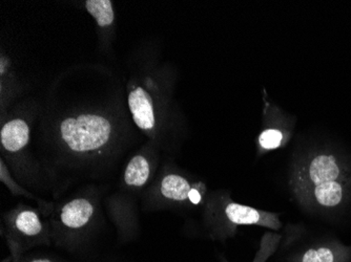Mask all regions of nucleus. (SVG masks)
I'll return each mask as SVG.
<instances>
[{"label": "nucleus", "mask_w": 351, "mask_h": 262, "mask_svg": "<svg viewBox=\"0 0 351 262\" xmlns=\"http://www.w3.org/2000/svg\"><path fill=\"white\" fill-rule=\"evenodd\" d=\"M86 8L99 27H106L113 25L115 14L110 0H88Z\"/></svg>", "instance_id": "12"}, {"label": "nucleus", "mask_w": 351, "mask_h": 262, "mask_svg": "<svg viewBox=\"0 0 351 262\" xmlns=\"http://www.w3.org/2000/svg\"><path fill=\"white\" fill-rule=\"evenodd\" d=\"M351 248L338 241H329L305 250L293 262H350Z\"/></svg>", "instance_id": "6"}, {"label": "nucleus", "mask_w": 351, "mask_h": 262, "mask_svg": "<svg viewBox=\"0 0 351 262\" xmlns=\"http://www.w3.org/2000/svg\"><path fill=\"white\" fill-rule=\"evenodd\" d=\"M283 133L278 129H266L260 135V147L264 150L279 148L283 142Z\"/></svg>", "instance_id": "13"}, {"label": "nucleus", "mask_w": 351, "mask_h": 262, "mask_svg": "<svg viewBox=\"0 0 351 262\" xmlns=\"http://www.w3.org/2000/svg\"><path fill=\"white\" fill-rule=\"evenodd\" d=\"M29 262H52L51 260L49 259H45V258H39V259H34L31 260V261Z\"/></svg>", "instance_id": "16"}, {"label": "nucleus", "mask_w": 351, "mask_h": 262, "mask_svg": "<svg viewBox=\"0 0 351 262\" xmlns=\"http://www.w3.org/2000/svg\"><path fill=\"white\" fill-rule=\"evenodd\" d=\"M303 204L315 209L335 210L346 204L351 194V179L333 181L295 191Z\"/></svg>", "instance_id": "3"}, {"label": "nucleus", "mask_w": 351, "mask_h": 262, "mask_svg": "<svg viewBox=\"0 0 351 262\" xmlns=\"http://www.w3.org/2000/svg\"><path fill=\"white\" fill-rule=\"evenodd\" d=\"M351 179V166L336 153L319 151L309 155L295 167L291 184L293 191L333 181Z\"/></svg>", "instance_id": "2"}, {"label": "nucleus", "mask_w": 351, "mask_h": 262, "mask_svg": "<svg viewBox=\"0 0 351 262\" xmlns=\"http://www.w3.org/2000/svg\"><path fill=\"white\" fill-rule=\"evenodd\" d=\"M189 200L191 202V204H200L201 200H202V194H201L200 191H199L197 188L191 189L189 195Z\"/></svg>", "instance_id": "15"}, {"label": "nucleus", "mask_w": 351, "mask_h": 262, "mask_svg": "<svg viewBox=\"0 0 351 262\" xmlns=\"http://www.w3.org/2000/svg\"><path fill=\"white\" fill-rule=\"evenodd\" d=\"M29 141V127L23 119H14L5 123L1 128L0 142L8 153H19L23 150Z\"/></svg>", "instance_id": "8"}, {"label": "nucleus", "mask_w": 351, "mask_h": 262, "mask_svg": "<svg viewBox=\"0 0 351 262\" xmlns=\"http://www.w3.org/2000/svg\"><path fill=\"white\" fill-rule=\"evenodd\" d=\"M193 186L185 177L179 174L165 175L161 181L160 192L163 198L173 202H185L189 200V192Z\"/></svg>", "instance_id": "10"}, {"label": "nucleus", "mask_w": 351, "mask_h": 262, "mask_svg": "<svg viewBox=\"0 0 351 262\" xmlns=\"http://www.w3.org/2000/svg\"><path fill=\"white\" fill-rule=\"evenodd\" d=\"M114 126L104 114H79L59 124V141L79 155H99L114 139Z\"/></svg>", "instance_id": "1"}, {"label": "nucleus", "mask_w": 351, "mask_h": 262, "mask_svg": "<svg viewBox=\"0 0 351 262\" xmlns=\"http://www.w3.org/2000/svg\"><path fill=\"white\" fill-rule=\"evenodd\" d=\"M226 215L232 224L237 226L254 224L273 230H279L281 228L279 215L276 213L258 210L237 202H230L226 207Z\"/></svg>", "instance_id": "4"}, {"label": "nucleus", "mask_w": 351, "mask_h": 262, "mask_svg": "<svg viewBox=\"0 0 351 262\" xmlns=\"http://www.w3.org/2000/svg\"><path fill=\"white\" fill-rule=\"evenodd\" d=\"M94 215V205L86 198H75L61 209L60 220L69 228H84Z\"/></svg>", "instance_id": "7"}, {"label": "nucleus", "mask_w": 351, "mask_h": 262, "mask_svg": "<svg viewBox=\"0 0 351 262\" xmlns=\"http://www.w3.org/2000/svg\"><path fill=\"white\" fill-rule=\"evenodd\" d=\"M128 102L132 117L138 128L145 133H153L156 127V117L151 94L139 86L130 92Z\"/></svg>", "instance_id": "5"}, {"label": "nucleus", "mask_w": 351, "mask_h": 262, "mask_svg": "<svg viewBox=\"0 0 351 262\" xmlns=\"http://www.w3.org/2000/svg\"><path fill=\"white\" fill-rule=\"evenodd\" d=\"M151 166L147 157L141 155H135L124 171V182L128 186L140 188L147 184Z\"/></svg>", "instance_id": "11"}, {"label": "nucleus", "mask_w": 351, "mask_h": 262, "mask_svg": "<svg viewBox=\"0 0 351 262\" xmlns=\"http://www.w3.org/2000/svg\"><path fill=\"white\" fill-rule=\"evenodd\" d=\"M279 236L265 235L261 242V248L252 262H266L277 250ZM228 262V261H223Z\"/></svg>", "instance_id": "14"}, {"label": "nucleus", "mask_w": 351, "mask_h": 262, "mask_svg": "<svg viewBox=\"0 0 351 262\" xmlns=\"http://www.w3.org/2000/svg\"><path fill=\"white\" fill-rule=\"evenodd\" d=\"M13 228L25 238H38L43 234V224L38 213L29 209H23L16 213L13 218Z\"/></svg>", "instance_id": "9"}]
</instances>
